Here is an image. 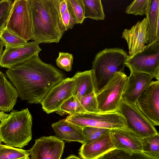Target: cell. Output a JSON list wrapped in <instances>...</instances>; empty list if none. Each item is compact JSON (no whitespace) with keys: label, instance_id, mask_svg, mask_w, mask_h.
<instances>
[{"label":"cell","instance_id":"f546056e","mask_svg":"<svg viewBox=\"0 0 159 159\" xmlns=\"http://www.w3.org/2000/svg\"><path fill=\"white\" fill-rule=\"evenodd\" d=\"M80 101L87 112H99L98 102L94 91L82 96Z\"/></svg>","mask_w":159,"mask_h":159},{"label":"cell","instance_id":"f1b7e54d","mask_svg":"<svg viewBox=\"0 0 159 159\" xmlns=\"http://www.w3.org/2000/svg\"><path fill=\"white\" fill-rule=\"evenodd\" d=\"M68 7L77 24H81L85 18L83 4L81 0H67Z\"/></svg>","mask_w":159,"mask_h":159},{"label":"cell","instance_id":"6da1fadb","mask_svg":"<svg viewBox=\"0 0 159 159\" xmlns=\"http://www.w3.org/2000/svg\"><path fill=\"white\" fill-rule=\"evenodd\" d=\"M6 75L16 89L19 97L30 104L40 103L55 85L65 76L37 55L25 63L8 69Z\"/></svg>","mask_w":159,"mask_h":159},{"label":"cell","instance_id":"4dcf8cb0","mask_svg":"<svg viewBox=\"0 0 159 159\" xmlns=\"http://www.w3.org/2000/svg\"><path fill=\"white\" fill-rule=\"evenodd\" d=\"M110 130L107 129L90 126L82 128L84 140V144H88L91 142Z\"/></svg>","mask_w":159,"mask_h":159},{"label":"cell","instance_id":"277c9868","mask_svg":"<svg viewBox=\"0 0 159 159\" xmlns=\"http://www.w3.org/2000/svg\"><path fill=\"white\" fill-rule=\"evenodd\" d=\"M128 56L125 51L118 48H105L96 54L91 70L96 94L116 72L124 73Z\"/></svg>","mask_w":159,"mask_h":159},{"label":"cell","instance_id":"8fae6325","mask_svg":"<svg viewBox=\"0 0 159 159\" xmlns=\"http://www.w3.org/2000/svg\"><path fill=\"white\" fill-rule=\"evenodd\" d=\"M136 105L155 126L159 125V80L151 81L137 100Z\"/></svg>","mask_w":159,"mask_h":159},{"label":"cell","instance_id":"4fadbf2b","mask_svg":"<svg viewBox=\"0 0 159 159\" xmlns=\"http://www.w3.org/2000/svg\"><path fill=\"white\" fill-rule=\"evenodd\" d=\"M64 147L63 140L55 136H44L36 139L28 152L31 159H60Z\"/></svg>","mask_w":159,"mask_h":159},{"label":"cell","instance_id":"8992f818","mask_svg":"<svg viewBox=\"0 0 159 159\" xmlns=\"http://www.w3.org/2000/svg\"><path fill=\"white\" fill-rule=\"evenodd\" d=\"M28 42L31 40L33 28L30 0H15L5 27Z\"/></svg>","mask_w":159,"mask_h":159},{"label":"cell","instance_id":"ab89813d","mask_svg":"<svg viewBox=\"0 0 159 159\" xmlns=\"http://www.w3.org/2000/svg\"><path fill=\"white\" fill-rule=\"evenodd\" d=\"M2 141L0 139V145H1V144H2Z\"/></svg>","mask_w":159,"mask_h":159},{"label":"cell","instance_id":"52a82bcc","mask_svg":"<svg viewBox=\"0 0 159 159\" xmlns=\"http://www.w3.org/2000/svg\"><path fill=\"white\" fill-rule=\"evenodd\" d=\"M130 72L148 74L159 80V40L146 45L141 51L128 55L125 63Z\"/></svg>","mask_w":159,"mask_h":159},{"label":"cell","instance_id":"d6a6232c","mask_svg":"<svg viewBox=\"0 0 159 159\" xmlns=\"http://www.w3.org/2000/svg\"><path fill=\"white\" fill-rule=\"evenodd\" d=\"M12 3L11 0L0 1V33L6 27Z\"/></svg>","mask_w":159,"mask_h":159},{"label":"cell","instance_id":"7c38bea8","mask_svg":"<svg viewBox=\"0 0 159 159\" xmlns=\"http://www.w3.org/2000/svg\"><path fill=\"white\" fill-rule=\"evenodd\" d=\"M42 50L39 44L32 41L14 48L6 47L0 61L1 67L8 69L22 64Z\"/></svg>","mask_w":159,"mask_h":159},{"label":"cell","instance_id":"ac0fdd59","mask_svg":"<svg viewBox=\"0 0 159 159\" xmlns=\"http://www.w3.org/2000/svg\"><path fill=\"white\" fill-rule=\"evenodd\" d=\"M52 127L57 138L66 142H77L83 144L84 140L82 128L72 124L65 119L53 123Z\"/></svg>","mask_w":159,"mask_h":159},{"label":"cell","instance_id":"f35d334b","mask_svg":"<svg viewBox=\"0 0 159 159\" xmlns=\"http://www.w3.org/2000/svg\"><path fill=\"white\" fill-rule=\"evenodd\" d=\"M18 159H30V158L29 156H27Z\"/></svg>","mask_w":159,"mask_h":159},{"label":"cell","instance_id":"e0dca14e","mask_svg":"<svg viewBox=\"0 0 159 159\" xmlns=\"http://www.w3.org/2000/svg\"><path fill=\"white\" fill-rule=\"evenodd\" d=\"M111 134L115 149L130 153L143 152L141 139L126 128L111 129Z\"/></svg>","mask_w":159,"mask_h":159},{"label":"cell","instance_id":"9a60e30c","mask_svg":"<svg viewBox=\"0 0 159 159\" xmlns=\"http://www.w3.org/2000/svg\"><path fill=\"white\" fill-rule=\"evenodd\" d=\"M153 77L148 74L130 72L122 96V100L136 104L137 99L152 81Z\"/></svg>","mask_w":159,"mask_h":159},{"label":"cell","instance_id":"ffe728a7","mask_svg":"<svg viewBox=\"0 0 159 159\" xmlns=\"http://www.w3.org/2000/svg\"><path fill=\"white\" fill-rule=\"evenodd\" d=\"M72 77L75 83L73 95L80 100L82 96L94 91L91 70L77 72Z\"/></svg>","mask_w":159,"mask_h":159},{"label":"cell","instance_id":"44dd1931","mask_svg":"<svg viewBox=\"0 0 159 159\" xmlns=\"http://www.w3.org/2000/svg\"><path fill=\"white\" fill-rule=\"evenodd\" d=\"M159 0H151L148 14V42L146 45L159 40Z\"/></svg>","mask_w":159,"mask_h":159},{"label":"cell","instance_id":"ba28073f","mask_svg":"<svg viewBox=\"0 0 159 159\" xmlns=\"http://www.w3.org/2000/svg\"><path fill=\"white\" fill-rule=\"evenodd\" d=\"M65 120L82 128L90 126L111 129L127 127L125 118L118 111L76 114L68 116Z\"/></svg>","mask_w":159,"mask_h":159},{"label":"cell","instance_id":"1f68e13d","mask_svg":"<svg viewBox=\"0 0 159 159\" xmlns=\"http://www.w3.org/2000/svg\"><path fill=\"white\" fill-rule=\"evenodd\" d=\"M73 55L68 52H60L56 60L57 66L66 71H71L73 63Z\"/></svg>","mask_w":159,"mask_h":159},{"label":"cell","instance_id":"d6986e66","mask_svg":"<svg viewBox=\"0 0 159 159\" xmlns=\"http://www.w3.org/2000/svg\"><path fill=\"white\" fill-rule=\"evenodd\" d=\"M18 97L16 89L0 71V111L5 113L12 110Z\"/></svg>","mask_w":159,"mask_h":159},{"label":"cell","instance_id":"8d00e7d4","mask_svg":"<svg viewBox=\"0 0 159 159\" xmlns=\"http://www.w3.org/2000/svg\"><path fill=\"white\" fill-rule=\"evenodd\" d=\"M5 46L4 44L0 40V61L2 57V55L4 52L3 47Z\"/></svg>","mask_w":159,"mask_h":159},{"label":"cell","instance_id":"9c48e42d","mask_svg":"<svg viewBox=\"0 0 159 159\" xmlns=\"http://www.w3.org/2000/svg\"><path fill=\"white\" fill-rule=\"evenodd\" d=\"M118 112L125 119L126 129L140 139L158 133L155 126L140 111L136 104L121 100Z\"/></svg>","mask_w":159,"mask_h":159},{"label":"cell","instance_id":"603a6c76","mask_svg":"<svg viewBox=\"0 0 159 159\" xmlns=\"http://www.w3.org/2000/svg\"><path fill=\"white\" fill-rule=\"evenodd\" d=\"M97 159H159V157L148 155L143 152L130 153L115 149Z\"/></svg>","mask_w":159,"mask_h":159},{"label":"cell","instance_id":"484cf974","mask_svg":"<svg viewBox=\"0 0 159 159\" xmlns=\"http://www.w3.org/2000/svg\"><path fill=\"white\" fill-rule=\"evenodd\" d=\"M0 40L6 47L9 48L19 46L28 42L10 31L6 27L0 33Z\"/></svg>","mask_w":159,"mask_h":159},{"label":"cell","instance_id":"60d3db41","mask_svg":"<svg viewBox=\"0 0 159 159\" xmlns=\"http://www.w3.org/2000/svg\"><path fill=\"white\" fill-rule=\"evenodd\" d=\"M30 159H31L30 158Z\"/></svg>","mask_w":159,"mask_h":159},{"label":"cell","instance_id":"83f0119b","mask_svg":"<svg viewBox=\"0 0 159 159\" xmlns=\"http://www.w3.org/2000/svg\"><path fill=\"white\" fill-rule=\"evenodd\" d=\"M30 156L28 150L9 146L0 145V159H18Z\"/></svg>","mask_w":159,"mask_h":159},{"label":"cell","instance_id":"e575fe53","mask_svg":"<svg viewBox=\"0 0 159 159\" xmlns=\"http://www.w3.org/2000/svg\"><path fill=\"white\" fill-rule=\"evenodd\" d=\"M55 2L59 18L68 8L67 0H55Z\"/></svg>","mask_w":159,"mask_h":159},{"label":"cell","instance_id":"3957f363","mask_svg":"<svg viewBox=\"0 0 159 159\" xmlns=\"http://www.w3.org/2000/svg\"><path fill=\"white\" fill-rule=\"evenodd\" d=\"M32 117L28 108L12 109L0 123V139L6 145L19 148L28 145L32 139Z\"/></svg>","mask_w":159,"mask_h":159},{"label":"cell","instance_id":"30bf717a","mask_svg":"<svg viewBox=\"0 0 159 159\" xmlns=\"http://www.w3.org/2000/svg\"><path fill=\"white\" fill-rule=\"evenodd\" d=\"M75 84L73 77L67 78L53 86L40 102L43 111L48 114L57 111L73 95Z\"/></svg>","mask_w":159,"mask_h":159},{"label":"cell","instance_id":"5bb4252c","mask_svg":"<svg viewBox=\"0 0 159 159\" xmlns=\"http://www.w3.org/2000/svg\"><path fill=\"white\" fill-rule=\"evenodd\" d=\"M148 18L139 21L130 29H125L121 38L126 41L129 56H132L142 51L148 42Z\"/></svg>","mask_w":159,"mask_h":159},{"label":"cell","instance_id":"d590c367","mask_svg":"<svg viewBox=\"0 0 159 159\" xmlns=\"http://www.w3.org/2000/svg\"><path fill=\"white\" fill-rule=\"evenodd\" d=\"M9 114L0 111V120L1 121H2L6 119L9 116Z\"/></svg>","mask_w":159,"mask_h":159},{"label":"cell","instance_id":"cb8c5ba5","mask_svg":"<svg viewBox=\"0 0 159 159\" xmlns=\"http://www.w3.org/2000/svg\"><path fill=\"white\" fill-rule=\"evenodd\" d=\"M56 112L61 116L87 112L82 106L80 100L73 95L65 101Z\"/></svg>","mask_w":159,"mask_h":159},{"label":"cell","instance_id":"836d02e7","mask_svg":"<svg viewBox=\"0 0 159 159\" xmlns=\"http://www.w3.org/2000/svg\"><path fill=\"white\" fill-rule=\"evenodd\" d=\"M77 23L75 20L68 7L66 11L59 18L58 24L61 30L63 32L72 29Z\"/></svg>","mask_w":159,"mask_h":159},{"label":"cell","instance_id":"4316f807","mask_svg":"<svg viewBox=\"0 0 159 159\" xmlns=\"http://www.w3.org/2000/svg\"><path fill=\"white\" fill-rule=\"evenodd\" d=\"M151 0H134L126 8L125 13L135 16L138 15L147 16L150 6Z\"/></svg>","mask_w":159,"mask_h":159},{"label":"cell","instance_id":"d4e9b609","mask_svg":"<svg viewBox=\"0 0 159 159\" xmlns=\"http://www.w3.org/2000/svg\"><path fill=\"white\" fill-rule=\"evenodd\" d=\"M142 152L155 157H159V134H157L141 139Z\"/></svg>","mask_w":159,"mask_h":159},{"label":"cell","instance_id":"2e32d148","mask_svg":"<svg viewBox=\"0 0 159 159\" xmlns=\"http://www.w3.org/2000/svg\"><path fill=\"white\" fill-rule=\"evenodd\" d=\"M115 149L110 129L91 142L82 144L79 155L83 159H97Z\"/></svg>","mask_w":159,"mask_h":159},{"label":"cell","instance_id":"5b68a950","mask_svg":"<svg viewBox=\"0 0 159 159\" xmlns=\"http://www.w3.org/2000/svg\"><path fill=\"white\" fill-rule=\"evenodd\" d=\"M128 77L125 73L116 72L96 94L99 112H118Z\"/></svg>","mask_w":159,"mask_h":159},{"label":"cell","instance_id":"7a4b0ae2","mask_svg":"<svg viewBox=\"0 0 159 159\" xmlns=\"http://www.w3.org/2000/svg\"><path fill=\"white\" fill-rule=\"evenodd\" d=\"M33 28L31 40L41 43H58L65 32L60 29L55 0H30Z\"/></svg>","mask_w":159,"mask_h":159},{"label":"cell","instance_id":"74e56055","mask_svg":"<svg viewBox=\"0 0 159 159\" xmlns=\"http://www.w3.org/2000/svg\"><path fill=\"white\" fill-rule=\"evenodd\" d=\"M64 159H83L82 158H81L78 157L74 155H72L68 156V157H66Z\"/></svg>","mask_w":159,"mask_h":159},{"label":"cell","instance_id":"7402d4cb","mask_svg":"<svg viewBox=\"0 0 159 159\" xmlns=\"http://www.w3.org/2000/svg\"><path fill=\"white\" fill-rule=\"evenodd\" d=\"M83 4L85 18L98 20H104L105 16L100 0H81Z\"/></svg>","mask_w":159,"mask_h":159}]
</instances>
